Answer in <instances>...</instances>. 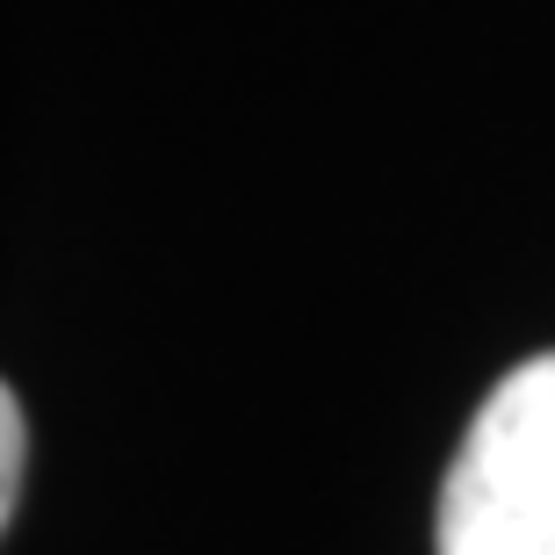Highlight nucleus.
Segmentation results:
<instances>
[{"instance_id":"f03ea898","label":"nucleus","mask_w":555,"mask_h":555,"mask_svg":"<svg viewBox=\"0 0 555 555\" xmlns=\"http://www.w3.org/2000/svg\"><path fill=\"white\" fill-rule=\"evenodd\" d=\"M22 404L15 390L0 383V527H8V513H15V491H22Z\"/></svg>"},{"instance_id":"f257e3e1","label":"nucleus","mask_w":555,"mask_h":555,"mask_svg":"<svg viewBox=\"0 0 555 555\" xmlns=\"http://www.w3.org/2000/svg\"><path fill=\"white\" fill-rule=\"evenodd\" d=\"M440 555H555V353L483 397L440 483Z\"/></svg>"}]
</instances>
